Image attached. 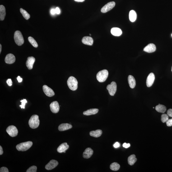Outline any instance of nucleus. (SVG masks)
Returning a JSON list of instances; mask_svg holds the SVG:
<instances>
[{
  "instance_id": "f257e3e1",
  "label": "nucleus",
  "mask_w": 172,
  "mask_h": 172,
  "mask_svg": "<svg viewBox=\"0 0 172 172\" xmlns=\"http://www.w3.org/2000/svg\"><path fill=\"white\" fill-rule=\"evenodd\" d=\"M29 123L31 128L33 129L37 128L39 124V116L37 115H33L29 119Z\"/></svg>"
},
{
  "instance_id": "f03ea898",
  "label": "nucleus",
  "mask_w": 172,
  "mask_h": 172,
  "mask_svg": "<svg viewBox=\"0 0 172 172\" xmlns=\"http://www.w3.org/2000/svg\"><path fill=\"white\" fill-rule=\"evenodd\" d=\"M33 145L31 141L21 143L16 146V149L19 151H25L30 148Z\"/></svg>"
},
{
  "instance_id": "7ed1b4c3",
  "label": "nucleus",
  "mask_w": 172,
  "mask_h": 172,
  "mask_svg": "<svg viewBox=\"0 0 172 172\" xmlns=\"http://www.w3.org/2000/svg\"><path fill=\"white\" fill-rule=\"evenodd\" d=\"M69 88L72 90H75L78 87V82L76 79L73 76H70L67 81Z\"/></svg>"
},
{
  "instance_id": "20e7f679",
  "label": "nucleus",
  "mask_w": 172,
  "mask_h": 172,
  "mask_svg": "<svg viewBox=\"0 0 172 172\" xmlns=\"http://www.w3.org/2000/svg\"><path fill=\"white\" fill-rule=\"evenodd\" d=\"M108 76V71L104 70L99 71L97 74L96 77L98 81L100 82H103L107 80Z\"/></svg>"
},
{
  "instance_id": "39448f33",
  "label": "nucleus",
  "mask_w": 172,
  "mask_h": 172,
  "mask_svg": "<svg viewBox=\"0 0 172 172\" xmlns=\"http://www.w3.org/2000/svg\"><path fill=\"white\" fill-rule=\"evenodd\" d=\"M14 38L15 43L18 45L21 46L24 43L23 37L21 32L19 31H17L15 32Z\"/></svg>"
},
{
  "instance_id": "423d86ee",
  "label": "nucleus",
  "mask_w": 172,
  "mask_h": 172,
  "mask_svg": "<svg viewBox=\"0 0 172 172\" xmlns=\"http://www.w3.org/2000/svg\"><path fill=\"white\" fill-rule=\"evenodd\" d=\"M107 89L108 90L110 95L113 96L115 94L117 90V85L115 82H112L110 84L107 86Z\"/></svg>"
},
{
  "instance_id": "0eeeda50",
  "label": "nucleus",
  "mask_w": 172,
  "mask_h": 172,
  "mask_svg": "<svg viewBox=\"0 0 172 172\" xmlns=\"http://www.w3.org/2000/svg\"><path fill=\"white\" fill-rule=\"evenodd\" d=\"M6 131L9 135L12 137L17 136L18 133L17 128L13 125L9 126L6 129Z\"/></svg>"
},
{
  "instance_id": "6e6552de",
  "label": "nucleus",
  "mask_w": 172,
  "mask_h": 172,
  "mask_svg": "<svg viewBox=\"0 0 172 172\" xmlns=\"http://www.w3.org/2000/svg\"><path fill=\"white\" fill-rule=\"evenodd\" d=\"M115 3L113 1L108 3L102 8L101 11L102 13L108 12V11L112 9L115 6Z\"/></svg>"
},
{
  "instance_id": "1a4fd4ad",
  "label": "nucleus",
  "mask_w": 172,
  "mask_h": 172,
  "mask_svg": "<svg viewBox=\"0 0 172 172\" xmlns=\"http://www.w3.org/2000/svg\"><path fill=\"white\" fill-rule=\"evenodd\" d=\"M51 111L54 113H57L59 111L60 107L57 101H54L51 103L50 105Z\"/></svg>"
},
{
  "instance_id": "9d476101",
  "label": "nucleus",
  "mask_w": 172,
  "mask_h": 172,
  "mask_svg": "<svg viewBox=\"0 0 172 172\" xmlns=\"http://www.w3.org/2000/svg\"><path fill=\"white\" fill-rule=\"evenodd\" d=\"M43 90L44 94L47 96L51 97L55 95V93L53 90L46 85H43Z\"/></svg>"
},
{
  "instance_id": "9b49d317",
  "label": "nucleus",
  "mask_w": 172,
  "mask_h": 172,
  "mask_svg": "<svg viewBox=\"0 0 172 172\" xmlns=\"http://www.w3.org/2000/svg\"><path fill=\"white\" fill-rule=\"evenodd\" d=\"M155 80V75L153 73L149 74L146 80V85L148 87H150L153 85Z\"/></svg>"
},
{
  "instance_id": "f8f14e48",
  "label": "nucleus",
  "mask_w": 172,
  "mask_h": 172,
  "mask_svg": "<svg viewBox=\"0 0 172 172\" xmlns=\"http://www.w3.org/2000/svg\"><path fill=\"white\" fill-rule=\"evenodd\" d=\"M58 164V162L57 161L54 160H51L46 165L45 169L48 170H51L57 167Z\"/></svg>"
},
{
  "instance_id": "ddd939ff",
  "label": "nucleus",
  "mask_w": 172,
  "mask_h": 172,
  "mask_svg": "<svg viewBox=\"0 0 172 172\" xmlns=\"http://www.w3.org/2000/svg\"><path fill=\"white\" fill-rule=\"evenodd\" d=\"M15 56L11 54H9L6 56L5 58V62L6 63L11 64L14 63L15 61Z\"/></svg>"
},
{
  "instance_id": "4468645a",
  "label": "nucleus",
  "mask_w": 172,
  "mask_h": 172,
  "mask_svg": "<svg viewBox=\"0 0 172 172\" xmlns=\"http://www.w3.org/2000/svg\"><path fill=\"white\" fill-rule=\"evenodd\" d=\"M35 62V58L34 57H28L26 62L27 67L29 70L33 69V65Z\"/></svg>"
},
{
  "instance_id": "2eb2a0df",
  "label": "nucleus",
  "mask_w": 172,
  "mask_h": 172,
  "mask_svg": "<svg viewBox=\"0 0 172 172\" xmlns=\"http://www.w3.org/2000/svg\"><path fill=\"white\" fill-rule=\"evenodd\" d=\"M156 46L153 43L149 44L144 48L143 51L148 53H152L156 50Z\"/></svg>"
},
{
  "instance_id": "dca6fc26",
  "label": "nucleus",
  "mask_w": 172,
  "mask_h": 172,
  "mask_svg": "<svg viewBox=\"0 0 172 172\" xmlns=\"http://www.w3.org/2000/svg\"><path fill=\"white\" fill-rule=\"evenodd\" d=\"M94 153V151L91 148H88L85 149L83 153V157L85 158L88 159L91 157Z\"/></svg>"
},
{
  "instance_id": "f3484780",
  "label": "nucleus",
  "mask_w": 172,
  "mask_h": 172,
  "mask_svg": "<svg viewBox=\"0 0 172 172\" xmlns=\"http://www.w3.org/2000/svg\"><path fill=\"white\" fill-rule=\"evenodd\" d=\"M69 146L67 143L64 142L61 144L57 148V151L59 153H65L66 150L69 149Z\"/></svg>"
},
{
  "instance_id": "a211bd4d",
  "label": "nucleus",
  "mask_w": 172,
  "mask_h": 172,
  "mask_svg": "<svg viewBox=\"0 0 172 172\" xmlns=\"http://www.w3.org/2000/svg\"><path fill=\"white\" fill-rule=\"evenodd\" d=\"M83 44L91 46L94 43V40L91 37L85 36L82 38V40Z\"/></svg>"
},
{
  "instance_id": "6ab92c4d",
  "label": "nucleus",
  "mask_w": 172,
  "mask_h": 172,
  "mask_svg": "<svg viewBox=\"0 0 172 172\" xmlns=\"http://www.w3.org/2000/svg\"><path fill=\"white\" fill-rule=\"evenodd\" d=\"M72 126L68 123H62L58 127V130L60 131H64L72 128Z\"/></svg>"
},
{
  "instance_id": "aec40b11",
  "label": "nucleus",
  "mask_w": 172,
  "mask_h": 172,
  "mask_svg": "<svg viewBox=\"0 0 172 172\" xmlns=\"http://www.w3.org/2000/svg\"><path fill=\"white\" fill-rule=\"evenodd\" d=\"M128 81L130 87L132 89L134 88L136 85V80L134 77L132 75H129L128 77Z\"/></svg>"
},
{
  "instance_id": "412c9836",
  "label": "nucleus",
  "mask_w": 172,
  "mask_h": 172,
  "mask_svg": "<svg viewBox=\"0 0 172 172\" xmlns=\"http://www.w3.org/2000/svg\"><path fill=\"white\" fill-rule=\"evenodd\" d=\"M111 32L112 34L115 36H120L122 34V30L119 28H112L111 29Z\"/></svg>"
},
{
  "instance_id": "4be33fe9",
  "label": "nucleus",
  "mask_w": 172,
  "mask_h": 172,
  "mask_svg": "<svg viewBox=\"0 0 172 172\" xmlns=\"http://www.w3.org/2000/svg\"><path fill=\"white\" fill-rule=\"evenodd\" d=\"M99 112V109L96 108H93L83 112V114L84 115L89 116L96 114Z\"/></svg>"
},
{
  "instance_id": "5701e85b",
  "label": "nucleus",
  "mask_w": 172,
  "mask_h": 172,
  "mask_svg": "<svg viewBox=\"0 0 172 172\" xmlns=\"http://www.w3.org/2000/svg\"><path fill=\"white\" fill-rule=\"evenodd\" d=\"M6 15V9L2 5L0 6V20L1 21L4 20Z\"/></svg>"
},
{
  "instance_id": "b1692460",
  "label": "nucleus",
  "mask_w": 172,
  "mask_h": 172,
  "mask_svg": "<svg viewBox=\"0 0 172 172\" xmlns=\"http://www.w3.org/2000/svg\"><path fill=\"white\" fill-rule=\"evenodd\" d=\"M102 132L101 130L98 129L95 131H90V136L94 137H98L101 136Z\"/></svg>"
},
{
  "instance_id": "393cba45",
  "label": "nucleus",
  "mask_w": 172,
  "mask_h": 172,
  "mask_svg": "<svg viewBox=\"0 0 172 172\" xmlns=\"http://www.w3.org/2000/svg\"><path fill=\"white\" fill-rule=\"evenodd\" d=\"M155 109L157 111L162 113H165L166 110V108L165 106L160 104L155 107Z\"/></svg>"
},
{
  "instance_id": "a878e982",
  "label": "nucleus",
  "mask_w": 172,
  "mask_h": 172,
  "mask_svg": "<svg viewBox=\"0 0 172 172\" xmlns=\"http://www.w3.org/2000/svg\"><path fill=\"white\" fill-rule=\"evenodd\" d=\"M136 18H137V15H136V11L133 10L130 11L129 13V19L130 21L132 22H134L136 21Z\"/></svg>"
},
{
  "instance_id": "bb28decb",
  "label": "nucleus",
  "mask_w": 172,
  "mask_h": 172,
  "mask_svg": "<svg viewBox=\"0 0 172 172\" xmlns=\"http://www.w3.org/2000/svg\"><path fill=\"white\" fill-rule=\"evenodd\" d=\"M137 160V158L136 157V155L133 154L129 156L128 158V164L130 165H133L136 163Z\"/></svg>"
},
{
  "instance_id": "cd10ccee",
  "label": "nucleus",
  "mask_w": 172,
  "mask_h": 172,
  "mask_svg": "<svg viewBox=\"0 0 172 172\" xmlns=\"http://www.w3.org/2000/svg\"><path fill=\"white\" fill-rule=\"evenodd\" d=\"M120 166L118 163L114 162L112 163L110 165V168L112 170L117 171L119 169Z\"/></svg>"
},
{
  "instance_id": "c85d7f7f",
  "label": "nucleus",
  "mask_w": 172,
  "mask_h": 172,
  "mask_svg": "<svg viewBox=\"0 0 172 172\" xmlns=\"http://www.w3.org/2000/svg\"><path fill=\"white\" fill-rule=\"evenodd\" d=\"M20 12L21 13L24 18L27 20H28L30 18V15L25 10L21 8L20 9Z\"/></svg>"
},
{
  "instance_id": "c756f323",
  "label": "nucleus",
  "mask_w": 172,
  "mask_h": 172,
  "mask_svg": "<svg viewBox=\"0 0 172 172\" xmlns=\"http://www.w3.org/2000/svg\"><path fill=\"white\" fill-rule=\"evenodd\" d=\"M28 40H29V43L32 45L33 47H35V48H37L38 47L37 43L32 37H29L28 38Z\"/></svg>"
},
{
  "instance_id": "7c9ffc66",
  "label": "nucleus",
  "mask_w": 172,
  "mask_h": 172,
  "mask_svg": "<svg viewBox=\"0 0 172 172\" xmlns=\"http://www.w3.org/2000/svg\"><path fill=\"white\" fill-rule=\"evenodd\" d=\"M169 119V117L167 114H164L161 116V120L163 123H165Z\"/></svg>"
},
{
  "instance_id": "2f4dec72",
  "label": "nucleus",
  "mask_w": 172,
  "mask_h": 172,
  "mask_svg": "<svg viewBox=\"0 0 172 172\" xmlns=\"http://www.w3.org/2000/svg\"><path fill=\"white\" fill-rule=\"evenodd\" d=\"M37 167L35 166H33L30 167L26 171L27 172H36Z\"/></svg>"
},
{
  "instance_id": "473e14b6",
  "label": "nucleus",
  "mask_w": 172,
  "mask_h": 172,
  "mask_svg": "<svg viewBox=\"0 0 172 172\" xmlns=\"http://www.w3.org/2000/svg\"><path fill=\"white\" fill-rule=\"evenodd\" d=\"M20 101L21 102V105H20V106L21 107V108L25 109V104L27 103V101L26 99H24L23 100H20Z\"/></svg>"
},
{
  "instance_id": "72a5a7b5",
  "label": "nucleus",
  "mask_w": 172,
  "mask_h": 172,
  "mask_svg": "<svg viewBox=\"0 0 172 172\" xmlns=\"http://www.w3.org/2000/svg\"><path fill=\"white\" fill-rule=\"evenodd\" d=\"M167 126L168 127H171L172 126V118L168 119L166 122Z\"/></svg>"
},
{
  "instance_id": "f704fd0d",
  "label": "nucleus",
  "mask_w": 172,
  "mask_h": 172,
  "mask_svg": "<svg viewBox=\"0 0 172 172\" xmlns=\"http://www.w3.org/2000/svg\"><path fill=\"white\" fill-rule=\"evenodd\" d=\"M0 172H8L9 170L6 167H2L0 169Z\"/></svg>"
},
{
  "instance_id": "c9c22d12",
  "label": "nucleus",
  "mask_w": 172,
  "mask_h": 172,
  "mask_svg": "<svg viewBox=\"0 0 172 172\" xmlns=\"http://www.w3.org/2000/svg\"><path fill=\"white\" fill-rule=\"evenodd\" d=\"M167 114L169 117H172V109H169L167 112Z\"/></svg>"
},
{
  "instance_id": "e433bc0d",
  "label": "nucleus",
  "mask_w": 172,
  "mask_h": 172,
  "mask_svg": "<svg viewBox=\"0 0 172 172\" xmlns=\"http://www.w3.org/2000/svg\"><path fill=\"white\" fill-rule=\"evenodd\" d=\"M6 83L9 86H11L12 85V81L11 79H8L6 81Z\"/></svg>"
},
{
  "instance_id": "4c0bfd02",
  "label": "nucleus",
  "mask_w": 172,
  "mask_h": 172,
  "mask_svg": "<svg viewBox=\"0 0 172 172\" xmlns=\"http://www.w3.org/2000/svg\"><path fill=\"white\" fill-rule=\"evenodd\" d=\"M130 146V144L129 143H124L123 144V147L125 148H127Z\"/></svg>"
},
{
  "instance_id": "58836bf2",
  "label": "nucleus",
  "mask_w": 172,
  "mask_h": 172,
  "mask_svg": "<svg viewBox=\"0 0 172 172\" xmlns=\"http://www.w3.org/2000/svg\"><path fill=\"white\" fill-rule=\"evenodd\" d=\"M56 14L59 15L60 13V10L59 8L58 7H56L55 9Z\"/></svg>"
},
{
  "instance_id": "ea45409f",
  "label": "nucleus",
  "mask_w": 172,
  "mask_h": 172,
  "mask_svg": "<svg viewBox=\"0 0 172 172\" xmlns=\"http://www.w3.org/2000/svg\"><path fill=\"white\" fill-rule=\"evenodd\" d=\"M120 146V144L118 142H116L113 145V147L115 148H118Z\"/></svg>"
},
{
  "instance_id": "a19ab883",
  "label": "nucleus",
  "mask_w": 172,
  "mask_h": 172,
  "mask_svg": "<svg viewBox=\"0 0 172 172\" xmlns=\"http://www.w3.org/2000/svg\"><path fill=\"white\" fill-rule=\"evenodd\" d=\"M51 14L52 15H54L56 14L55 9H52L50 11Z\"/></svg>"
},
{
  "instance_id": "79ce46f5",
  "label": "nucleus",
  "mask_w": 172,
  "mask_h": 172,
  "mask_svg": "<svg viewBox=\"0 0 172 172\" xmlns=\"http://www.w3.org/2000/svg\"><path fill=\"white\" fill-rule=\"evenodd\" d=\"M17 78V80L18 81V82L19 83L21 82L22 81V78H21L20 76H18Z\"/></svg>"
},
{
  "instance_id": "37998d69",
  "label": "nucleus",
  "mask_w": 172,
  "mask_h": 172,
  "mask_svg": "<svg viewBox=\"0 0 172 172\" xmlns=\"http://www.w3.org/2000/svg\"><path fill=\"white\" fill-rule=\"evenodd\" d=\"M3 153V150L2 147L0 146V155H2Z\"/></svg>"
},
{
  "instance_id": "c03bdc74",
  "label": "nucleus",
  "mask_w": 172,
  "mask_h": 172,
  "mask_svg": "<svg viewBox=\"0 0 172 172\" xmlns=\"http://www.w3.org/2000/svg\"><path fill=\"white\" fill-rule=\"evenodd\" d=\"M74 1H77V2H83L85 1V0H74Z\"/></svg>"
},
{
  "instance_id": "a18cd8bd",
  "label": "nucleus",
  "mask_w": 172,
  "mask_h": 172,
  "mask_svg": "<svg viewBox=\"0 0 172 172\" xmlns=\"http://www.w3.org/2000/svg\"><path fill=\"white\" fill-rule=\"evenodd\" d=\"M1 50H2V45L1 44H0V53H1Z\"/></svg>"
},
{
  "instance_id": "49530a36",
  "label": "nucleus",
  "mask_w": 172,
  "mask_h": 172,
  "mask_svg": "<svg viewBox=\"0 0 172 172\" xmlns=\"http://www.w3.org/2000/svg\"><path fill=\"white\" fill-rule=\"evenodd\" d=\"M90 35H91V34H90Z\"/></svg>"
},
{
  "instance_id": "de8ad7c7",
  "label": "nucleus",
  "mask_w": 172,
  "mask_h": 172,
  "mask_svg": "<svg viewBox=\"0 0 172 172\" xmlns=\"http://www.w3.org/2000/svg\"><path fill=\"white\" fill-rule=\"evenodd\" d=\"M171 71H172V69H171Z\"/></svg>"
},
{
  "instance_id": "09e8293b",
  "label": "nucleus",
  "mask_w": 172,
  "mask_h": 172,
  "mask_svg": "<svg viewBox=\"0 0 172 172\" xmlns=\"http://www.w3.org/2000/svg\"><path fill=\"white\" fill-rule=\"evenodd\" d=\"M153 108H154V107H153Z\"/></svg>"
},
{
  "instance_id": "8fccbe9b",
  "label": "nucleus",
  "mask_w": 172,
  "mask_h": 172,
  "mask_svg": "<svg viewBox=\"0 0 172 172\" xmlns=\"http://www.w3.org/2000/svg\"><path fill=\"white\" fill-rule=\"evenodd\" d=\"M171 36H172V34H171Z\"/></svg>"
}]
</instances>
